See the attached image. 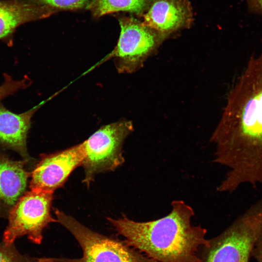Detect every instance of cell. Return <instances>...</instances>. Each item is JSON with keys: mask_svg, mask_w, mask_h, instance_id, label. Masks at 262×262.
Listing matches in <instances>:
<instances>
[{"mask_svg": "<svg viewBox=\"0 0 262 262\" xmlns=\"http://www.w3.org/2000/svg\"><path fill=\"white\" fill-rule=\"evenodd\" d=\"M151 1V0H91L86 8L96 17L120 11L138 14L147 10Z\"/></svg>", "mask_w": 262, "mask_h": 262, "instance_id": "13", "label": "cell"}, {"mask_svg": "<svg viewBox=\"0 0 262 262\" xmlns=\"http://www.w3.org/2000/svg\"><path fill=\"white\" fill-rule=\"evenodd\" d=\"M53 194L31 190L23 194L10 212L3 242L13 244L18 237L26 235L33 243L40 244L44 229L49 223L57 221L50 214Z\"/></svg>", "mask_w": 262, "mask_h": 262, "instance_id": "6", "label": "cell"}, {"mask_svg": "<svg viewBox=\"0 0 262 262\" xmlns=\"http://www.w3.org/2000/svg\"><path fill=\"white\" fill-rule=\"evenodd\" d=\"M133 129L131 121H118L102 126L82 143L85 151L82 182L87 186L96 175L113 171L124 163L122 146Z\"/></svg>", "mask_w": 262, "mask_h": 262, "instance_id": "5", "label": "cell"}, {"mask_svg": "<svg viewBox=\"0 0 262 262\" xmlns=\"http://www.w3.org/2000/svg\"><path fill=\"white\" fill-rule=\"evenodd\" d=\"M121 28L117 44L110 54L120 73L140 69L164 37L158 32L130 16L119 18Z\"/></svg>", "mask_w": 262, "mask_h": 262, "instance_id": "7", "label": "cell"}, {"mask_svg": "<svg viewBox=\"0 0 262 262\" xmlns=\"http://www.w3.org/2000/svg\"><path fill=\"white\" fill-rule=\"evenodd\" d=\"M84 157L82 143L42 156L32 173L31 189L53 193L64 184L77 167L82 165Z\"/></svg>", "mask_w": 262, "mask_h": 262, "instance_id": "8", "label": "cell"}, {"mask_svg": "<svg viewBox=\"0 0 262 262\" xmlns=\"http://www.w3.org/2000/svg\"><path fill=\"white\" fill-rule=\"evenodd\" d=\"M0 262H46V257H32L20 253L14 243H0Z\"/></svg>", "mask_w": 262, "mask_h": 262, "instance_id": "15", "label": "cell"}, {"mask_svg": "<svg viewBox=\"0 0 262 262\" xmlns=\"http://www.w3.org/2000/svg\"><path fill=\"white\" fill-rule=\"evenodd\" d=\"M57 221L73 235L82 250L78 259L49 258V262H158L125 242L100 234L56 210Z\"/></svg>", "mask_w": 262, "mask_h": 262, "instance_id": "4", "label": "cell"}, {"mask_svg": "<svg viewBox=\"0 0 262 262\" xmlns=\"http://www.w3.org/2000/svg\"><path fill=\"white\" fill-rule=\"evenodd\" d=\"M211 141L214 162L229 168L218 192L262 184V49L249 58L231 90Z\"/></svg>", "mask_w": 262, "mask_h": 262, "instance_id": "1", "label": "cell"}, {"mask_svg": "<svg viewBox=\"0 0 262 262\" xmlns=\"http://www.w3.org/2000/svg\"><path fill=\"white\" fill-rule=\"evenodd\" d=\"M171 205L167 215L154 220L107 219L129 246L158 262H199V249L209 242L207 229L192 224L194 209L183 200Z\"/></svg>", "mask_w": 262, "mask_h": 262, "instance_id": "2", "label": "cell"}, {"mask_svg": "<svg viewBox=\"0 0 262 262\" xmlns=\"http://www.w3.org/2000/svg\"><path fill=\"white\" fill-rule=\"evenodd\" d=\"M262 235V197L198 250L199 262H249Z\"/></svg>", "mask_w": 262, "mask_h": 262, "instance_id": "3", "label": "cell"}, {"mask_svg": "<svg viewBox=\"0 0 262 262\" xmlns=\"http://www.w3.org/2000/svg\"><path fill=\"white\" fill-rule=\"evenodd\" d=\"M258 262H262V235L255 244L251 254Z\"/></svg>", "mask_w": 262, "mask_h": 262, "instance_id": "17", "label": "cell"}, {"mask_svg": "<svg viewBox=\"0 0 262 262\" xmlns=\"http://www.w3.org/2000/svg\"><path fill=\"white\" fill-rule=\"evenodd\" d=\"M44 101L23 113L15 114L0 104V142L23 156L27 155L26 139L34 113Z\"/></svg>", "mask_w": 262, "mask_h": 262, "instance_id": "10", "label": "cell"}, {"mask_svg": "<svg viewBox=\"0 0 262 262\" xmlns=\"http://www.w3.org/2000/svg\"><path fill=\"white\" fill-rule=\"evenodd\" d=\"M248 12L262 16V0H246Z\"/></svg>", "mask_w": 262, "mask_h": 262, "instance_id": "16", "label": "cell"}, {"mask_svg": "<svg viewBox=\"0 0 262 262\" xmlns=\"http://www.w3.org/2000/svg\"><path fill=\"white\" fill-rule=\"evenodd\" d=\"M40 6L49 16L60 11L86 8L91 0H22Z\"/></svg>", "mask_w": 262, "mask_h": 262, "instance_id": "14", "label": "cell"}, {"mask_svg": "<svg viewBox=\"0 0 262 262\" xmlns=\"http://www.w3.org/2000/svg\"><path fill=\"white\" fill-rule=\"evenodd\" d=\"M25 163L0 154V204L13 206L23 194L30 176Z\"/></svg>", "mask_w": 262, "mask_h": 262, "instance_id": "11", "label": "cell"}, {"mask_svg": "<svg viewBox=\"0 0 262 262\" xmlns=\"http://www.w3.org/2000/svg\"><path fill=\"white\" fill-rule=\"evenodd\" d=\"M49 16L43 8L22 0H0V39L19 26Z\"/></svg>", "mask_w": 262, "mask_h": 262, "instance_id": "12", "label": "cell"}, {"mask_svg": "<svg viewBox=\"0 0 262 262\" xmlns=\"http://www.w3.org/2000/svg\"><path fill=\"white\" fill-rule=\"evenodd\" d=\"M147 10L143 23L164 37L185 26L191 17L185 0H153Z\"/></svg>", "mask_w": 262, "mask_h": 262, "instance_id": "9", "label": "cell"}]
</instances>
